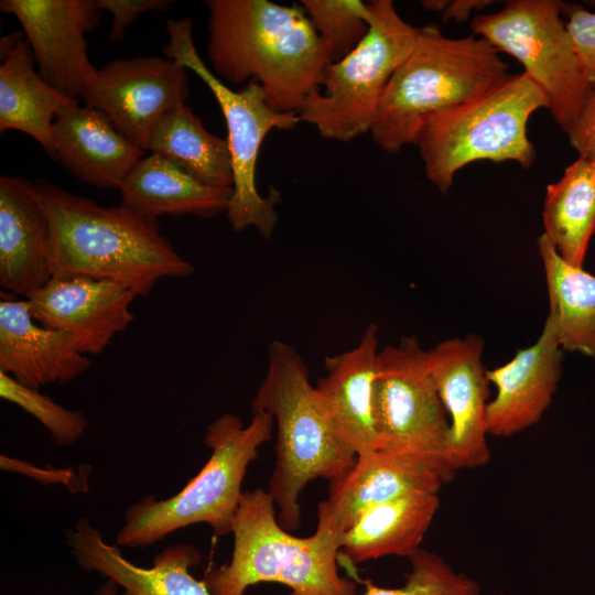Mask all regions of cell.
I'll use <instances>...</instances> for the list:
<instances>
[{
	"label": "cell",
	"instance_id": "obj_35",
	"mask_svg": "<svg viewBox=\"0 0 595 595\" xmlns=\"http://www.w3.org/2000/svg\"><path fill=\"white\" fill-rule=\"evenodd\" d=\"M490 3H493L490 0L450 1L445 10L442 12V21L446 23L453 20L456 23H462L469 18L473 11H478Z\"/></svg>",
	"mask_w": 595,
	"mask_h": 595
},
{
	"label": "cell",
	"instance_id": "obj_6",
	"mask_svg": "<svg viewBox=\"0 0 595 595\" xmlns=\"http://www.w3.org/2000/svg\"><path fill=\"white\" fill-rule=\"evenodd\" d=\"M273 428L274 420L266 412H253L247 425L231 413L209 423L204 443L212 453L199 473L170 498L150 495L129 506L116 544L149 547L196 523L209 526L216 537L231 533L247 468L258 458L259 447L271 440Z\"/></svg>",
	"mask_w": 595,
	"mask_h": 595
},
{
	"label": "cell",
	"instance_id": "obj_21",
	"mask_svg": "<svg viewBox=\"0 0 595 595\" xmlns=\"http://www.w3.org/2000/svg\"><path fill=\"white\" fill-rule=\"evenodd\" d=\"M0 370L34 389L67 383L90 366L66 333L40 324L26 299L1 291Z\"/></svg>",
	"mask_w": 595,
	"mask_h": 595
},
{
	"label": "cell",
	"instance_id": "obj_29",
	"mask_svg": "<svg viewBox=\"0 0 595 595\" xmlns=\"http://www.w3.org/2000/svg\"><path fill=\"white\" fill-rule=\"evenodd\" d=\"M311 24L325 45L331 63L348 55L366 36L369 3L360 0H302Z\"/></svg>",
	"mask_w": 595,
	"mask_h": 595
},
{
	"label": "cell",
	"instance_id": "obj_4",
	"mask_svg": "<svg viewBox=\"0 0 595 595\" xmlns=\"http://www.w3.org/2000/svg\"><path fill=\"white\" fill-rule=\"evenodd\" d=\"M508 64L486 40L448 37L433 24L419 29L416 43L392 75L370 133L386 152L414 144L431 113L476 99L504 83Z\"/></svg>",
	"mask_w": 595,
	"mask_h": 595
},
{
	"label": "cell",
	"instance_id": "obj_17",
	"mask_svg": "<svg viewBox=\"0 0 595 595\" xmlns=\"http://www.w3.org/2000/svg\"><path fill=\"white\" fill-rule=\"evenodd\" d=\"M563 351L547 318L534 344L518 350L505 365L486 371L497 390L487 407L488 434L508 437L541 420L562 374Z\"/></svg>",
	"mask_w": 595,
	"mask_h": 595
},
{
	"label": "cell",
	"instance_id": "obj_11",
	"mask_svg": "<svg viewBox=\"0 0 595 595\" xmlns=\"http://www.w3.org/2000/svg\"><path fill=\"white\" fill-rule=\"evenodd\" d=\"M374 414L379 450L424 456L448 467V415L415 336L379 351Z\"/></svg>",
	"mask_w": 595,
	"mask_h": 595
},
{
	"label": "cell",
	"instance_id": "obj_27",
	"mask_svg": "<svg viewBox=\"0 0 595 595\" xmlns=\"http://www.w3.org/2000/svg\"><path fill=\"white\" fill-rule=\"evenodd\" d=\"M537 244L549 294L547 318L561 348L595 358V275L563 260L544 234Z\"/></svg>",
	"mask_w": 595,
	"mask_h": 595
},
{
	"label": "cell",
	"instance_id": "obj_13",
	"mask_svg": "<svg viewBox=\"0 0 595 595\" xmlns=\"http://www.w3.org/2000/svg\"><path fill=\"white\" fill-rule=\"evenodd\" d=\"M478 335L451 338L426 351L428 366L450 420L446 463L453 470L474 469L490 459L487 443L489 380Z\"/></svg>",
	"mask_w": 595,
	"mask_h": 595
},
{
	"label": "cell",
	"instance_id": "obj_32",
	"mask_svg": "<svg viewBox=\"0 0 595 595\" xmlns=\"http://www.w3.org/2000/svg\"><path fill=\"white\" fill-rule=\"evenodd\" d=\"M565 25L583 72L595 89V12L581 4L563 3Z\"/></svg>",
	"mask_w": 595,
	"mask_h": 595
},
{
	"label": "cell",
	"instance_id": "obj_18",
	"mask_svg": "<svg viewBox=\"0 0 595 595\" xmlns=\"http://www.w3.org/2000/svg\"><path fill=\"white\" fill-rule=\"evenodd\" d=\"M65 534L80 567L115 582L123 589L121 595H212L204 581L190 572L201 560L191 544H171L153 558L151 567H141L127 560L119 545L107 543L86 518H79Z\"/></svg>",
	"mask_w": 595,
	"mask_h": 595
},
{
	"label": "cell",
	"instance_id": "obj_36",
	"mask_svg": "<svg viewBox=\"0 0 595 595\" xmlns=\"http://www.w3.org/2000/svg\"><path fill=\"white\" fill-rule=\"evenodd\" d=\"M450 3V1L447 0H423L421 1V6L428 10V11H433V12H440L442 13L445 8L447 7V4Z\"/></svg>",
	"mask_w": 595,
	"mask_h": 595
},
{
	"label": "cell",
	"instance_id": "obj_24",
	"mask_svg": "<svg viewBox=\"0 0 595 595\" xmlns=\"http://www.w3.org/2000/svg\"><path fill=\"white\" fill-rule=\"evenodd\" d=\"M119 192L122 207L156 220L163 215L210 218L226 213L232 188L207 186L171 161L150 153L136 164Z\"/></svg>",
	"mask_w": 595,
	"mask_h": 595
},
{
	"label": "cell",
	"instance_id": "obj_25",
	"mask_svg": "<svg viewBox=\"0 0 595 595\" xmlns=\"http://www.w3.org/2000/svg\"><path fill=\"white\" fill-rule=\"evenodd\" d=\"M439 508V494L412 495L370 507L344 532L340 553L353 564L391 555L409 559L421 549Z\"/></svg>",
	"mask_w": 595,
	"mask_h": 595
},
{
	"label": "cell",
	"instance_id": "obj_22",
	"mask_svg": "<svg viewBox=\"0 0 595 595\" xmlns=\"http://www.w3.org/2000/svg\"><path fill=\"white\" fill-rule=\"evenodd\" d=\"M52 278L50 228L34 183L0 176V288L25 299Z\"/></svg>",
	"mask_w": 595,
	"mask_h": 595
},
{
	"label": "cell",
	"instance_id": "obj_28",
	"mask_svg": "<svg viewBox=\"0 0 595 595\" xmlns=\"http://www.w3.org/2000/svg\"><path fill=\"white\" fill-rule=\"evenodd\" d=\"M544 235L567 263L583 268L595 232V163L577 158L547 186Z\"/></svg>",
	"mask_w": 595,
	"mask_h": 595
},
{
	"label": "cell",
	"instance_id": "obj_2",
	"mask_svg": "<svg viewBox=\"0 0 595 595\" xmlns=\"http://www.w3.org/2000/svg\"><path fill=\"white\" fill-rule=\"evenodd\" d=\"M34 185L50 228L52 277L109 280L145 296L160 279H184L194 272L160 234L156 220L121 205H99L44 180Z\"/></svg>",
	"mask_w": 595,
	"mask_h": 595
},
{
	"label": "cell",
	"instance_id": "obj_31",
	"mask_svg": "<svg viewBox=\"0 0 595 595\" xmlns=\"http://www.w3.org/2000/svg\"><path fill=\"white\" fill-rule=\"evenodd\" d=\"M0 397L33 415L50 432L57 445L76 443L88 426V420L83 412L65 409L40 392V389L26 387L1 370Z\"/></svg>",
	"mask_w": 595,
	"mask_h": 595
},
{
	"label": "cell",
	"instance_id": "obj_37",
	"mask_svg": "<svg viewBox=\"0 0 595 595\" xmlns=\"http://www.w3.org/2000/svg\"><path fill=\"white\" fill-rule=\"evenodd\" d=\"M94 595H119L118 585L115 582L107 580L96 589Z\"/></svg>",
	"mask_w": 595,
	"mask_h": 595
},
{
	"label": "cell",
	"instance_id": "obj_19",
	"mask_svg": "<svg viewBox=\"0 0 595 595\" xmlns=\"http://www.w3.org/2000/svg\"><path fill=\"white\" fill-rule=\"evenodd\" d=\"M144 155L106 113L78 100L62 107L53 121L50 156L98 188L119 190Z\"/></svg>",
	"mask_w": 595,
	"mask_h": 595
},
{
	"label": "cell",
	"instance_id": "obj_3",
	"mask_svg": "<svg viewBox=\"0 0 595 595\" xmlns=\"http://www.w3.org/2000/svg\"><path fill=\"white\" fill-rule=\"evenodd\" d=\"M251 409L274 420L275 463L267 491L280 526L291 532L301 524L304 488L312 480L332 482L343 476L357 455L335 432L317 401L307 367L285 342L269 345L266 376Z\"/></svg>",
	"mask_w": 595,
	"mask_h": 595
},
{
	"label": "cell",
	"instance_id": "obj_10",
	"mask_svg": "<svg viewBox=\"0 0 595 595\" xmlns=\"http://www.w3.org/2000/svg\"><path fill=\"white\" fill-rule=\"evenodd\" d=\"M562 1L510 0L490 14L470 22L475 35L499 53L515 57L523 73L549 99V110L564 130L581 112L592 91L565 22Z\"/></svg>",
	"mask_w": 595,
	"mask_h": 595
},
{
	"label": "cell",
	"instance_id": "obj_7",
	"mask_svg": "<svg viewBox=\"0 0 595 595\" xmlns=\"http://www.w3.org/2000/svg\"><path fill=\"white\" fill-rule=\"evenodd\" d=\"M541 108L549 109L545 93L521 73L476 99L429 115L414 142L426 177L445 194L455 174L475 161H515L530 167L537 154L527 127Z\"/></svg>",
	"mask_w": 595,
	"mask_h": 595
},
{
	"label": "cell",
	"instance_id": "obj_23",
	"mask_svg": "<svg viewBox=\"0 0 595 595\" xmlns=\"http://www.w3.org/2000/svg\"><path fill=\"white\" fill-rule=\"evenodd\" d=\"M0 131L19 130L34 138L50 155L52 125L69 98L34 68V57L22 32L0 40Z\"/></svg>",
	"mask_w": 595,
	"mask_h": 595
},
{
	"label": "cell",
	"instance_id": "obj_14",
	"mask_svg": "<svg viewBox=\"0 0 595 595\" xmlns=\"http://www.w3.org/2000/svg\"><path fill=\"white\" fill-rule=\"evenodd\" d=\"M188 94L187 69L174 60L152 55L110 61L97 69L82 99L106 113L120 132L144 150L156 120L185 104Z\"/></svg>",
	"mask_w": 595,
	"mask_h": 595
},
{
	"label": "cell",
	"instance_id": "obj_12",
	"mask_svg": "<svg viewBox=\"0 0 595 595\" xmlns=\"http://www.w3.org/2000/svg\"><path fill=\"white\" fill-rule=\"evenodd\" d=\"M30 45L40 76L63 95L78 99L97 75L85 34L101 21L95 0H1Z\"/></svg>",
	"mask_w": 595,
	"mask_h": 595
},
{
	"label": "cell",
	"instance_id": "obj_1",
	"mask_svg": "<svg viewBox=\"0 0 595 595\" xmlns=\"http://www.w3.org/2000/svg\"><path fill=\"white\" fill-rule=\"evenodd\" d=\"M207 55L223 82L257 80L278 112L299 113L322 73L328 52L299 3L208 0Z\"/></svg>",
	"mask_w": 595,
	"mask_h": 595
},
{
	"label": "cell",
	"instance_id": "obj_8",
	"mask_svg": "<svg viewBox=\"0 0 595 595\" xmlns=\"http://www.w3.org/2000/svg\"><path fill=\"white\" fill-rule=\"evenodd\" d=\"M369 3V30L358 46L324 68L299 118L328 140L348 142L370 132L392 75L413 50L419 29L404 21L392 1Z\"/></svg>",
	"mask_w": 595,
	"mask_h": 595
},
{
	"label": "cell",
	"instance_id": "obj_33",
	"mask_svg": "<svg viewBox=\"0 0 595 595\" xmlns=\"http://www.w3.org/2000/svg\"><path fill=\"white\" fill-rule=\"evenodd\" d=\"M99 10L109 11L113 15L109 39L121 42L126 30L139 15L150 11H163L171 0H95Z\"/></svg>",
	"mask_w": 595,
	"mask_h": 595
},
{
	"label": "cell",
	"instance_id": "obj_15",
	"mask_svg": "<svg viewBox=\"0 0 595 595\" xmlns=\"http://www.w3.org/2000/svg\"><path fill=\"white\" fill-rule=\"evenodd\" d=\"M454 474L424 456L381 450L359 454L343 476L331 482L317 507V523L343 536L364 510L407 496L439 494Z\"/></svg>",
	"mask_w": 595,
	"mask_h": 595
},
{
	"label": "cell",
	"instance_id": "obj_16",
	"mask_svg": "<svg viewBox=\"0 0 595 595\" xmlns=\"http://www.w3.org/2000/svg\"><path fill=\"white\" fill-rule=\"evenodd\" d=\"M137 296L120 283L75 274L52 277L26 300L40 324L68 334L84 355H97L134 320Z\"/></svg>",
	"mask_w": 595,
	"mask_h": 595
},
{
	"label": "cell",
	"instance_id": "obj_5",
	"mask_svg": "<svg viewBox=\"0 0 595 595\" xmlns=\"http://www.w3.org/2000/svg\"><path fill=\"white\" fill-rule=\"evenodd\" d=\"M231 534L230 560L203 580L212 595H245L258 583L283 584L290 595H357L356 584L337 569L343 536L322 523L309 537L291 534L262 488L244 491Z\"/></svg>",
	"mask_w": 595,
	"mask_h": 595
},
{
	"label": "cell",
	"instance_id": "obj_20",
	"mask_svg": "<svg viewBox=\"0 0 595 595\" xmlns=\"http://www.w3.org/2000/svg\"><path fill=\"white\" fill-rule=\"evenodd\" d=\"M379 351L378 327L371 323L353 349L325 357L326 376L314 386L323 412L356 455L380 448L374 414Z\"/></svg>",
	"mask_w": 595,
	"mask_h": 595
},
{
	"label": "cell",
	"instance_id": "obj_9",
	"mask_svg": "<svg viewBox=\"0 0 595 595\" xmlns=\"http://www.w3.org/2000/svg\"><path fill=\"white\" fill-rule=\"evenodd\" d=\"M169 43L165 57L176 61L198 76L215 96L227 126V142L232 164V194L226 216L234 230L255 227L264 239H270L279 216L275 205L280 193L272 188L262 196L256 185V166L262 142L272 130L293 129L301 120L298 113L275 111L267 102L257 80L232 90L203 62L193 41L192 21L166 22Z\"/></svg>",
	"mask_w": 595,
	"mask_h": 595
},
{
	"label": "cell",
	"instance_id": "obj_30",
	"mask_svg": "<svg viewBox=\"0 0 595 595\" xmlns=\"http://www.w3.org/2000/svg\"><path fill=\"white\" fill-rule=\"evenodd\" d=\"M410 571L400 587H380L365 581L361 595H479L478 583L454 569L439 554L420 549L409 558Z\"/></svg>",
	"mask_w": 595,
	"mask_h": 595
},
{
	"label": "cell",
	"instance_id": "obj_26",
	"mask_svg": "<svg viewBox=\"0 0 595 595\" xmlns=\"http://www.w3.org/2000/svg\"><path fill=\"white\" fill-rule=\"evenodd\" d=\"M144 151L163 156L207 186L232 188L227 139L207 131L201 118L185 104L167 110L156 120Z\"/></svg>",
	"mask_w": 595,
	"mask_h": 595
},
{
	"label": "cell",
	"instance_id": "obj_34",
	"mask_svg": "<svg viewBox=\"0 0 595 595\" xmlns=\"http://www.w3.org/2000/svg\"><path fill=\"white\" fill-rule=\"evenodd\" d=\"M563 131L578 158L595 163V89L577 117Z\"/></svg>",
	"mask_w": 595,
	"mask_h": 595
}]
</instances>
